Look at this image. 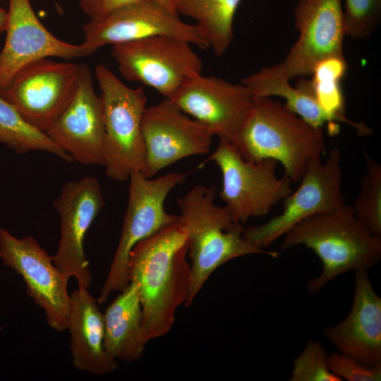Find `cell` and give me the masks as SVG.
Instances as JSON below:
<instances>
[{
	"label": "cell",
	"mask_w": 381,
	"mask_h": 381,
	"mask_svg": "<svg viewBox=\"0 0 381 381\" xmlns=\"http://www.w3.org/2000/svg\"><path fill=\"white\" fill-rule=\"evenodd\" d=\"M188 173L171 172L157 179L133 172L129 180L128 200L119 244L109 272L97 298L99 304L114 291H121L128 284V259L133 248L169 225L179 215L167 212L164 202L170 191L183 182Z\"/></svg>",
	"instance_id": "8992f818"
},
{
	"label": "cell",
	"mask_w": 381,
	"mask_h": 381,
	"mask_svg": "<svg viewBox=\"0 0 381 381\" xmlns=\"http://www.w3.org/2000/svg\"><path fill=\"white\" fill-rule=\"evenodd\" d=\"M82 30L83 43L96 51L105 45L155 35L172 36L200 49H208L194 24L183 22L159 0H136L101 18L89 20Z\"/></svg>",
	"instance_id": "4fadbf2b"
},
{
	"label": "cell",
	"mask_w": 381,
	"mask_h": 381,
	"mask_svg": "<svg viewBox=\"0 0 381 381\" xmlns=\"http://www.w3.org/2000/svg\"><path fill=\"white\" fill-rule=\"evenodd\" d=\"M73 159L85 165L104 164L103 106L95 91L88 65L79 64L71 99L45 132Z\"/></svg>",
	"instance_id": "e0dca14e"
},
{
	"label": "cell",
	"mask_w": 381,
	"mask_h": 381,
	"mask_svg": "<svg viewBox=\"0 0 381 381\" xmlns=\"http://www.w3.org/2000/svg\"><path fill=\"white\" fill-rule=\"evenodd\" d=\"M241 0H174L176 13L193 18L202 38L217 56L234 39V19Z\"/></svg>",
	"instance_id": "603a6c76"
},
{
	"label": "cell",
	"mask_w": 381,
	"mask_h": 381,
	"mask_svg": "<svg viewBox=\"0 0 381 381\" xmlns=\"http://www.w3.org/2000/svg\"><path fill=\"white\" fill-rule=\"evenodd\" d=\"M3 329V327H0V332Z\"/></svg>",
	"instance_id": "d6a6232c"
},
{
	"label": "cell",
	"mask_w": 381,
	"mask_h": 381,
	"mask_svg": "<svg viewBox=\"0 0 381 381\" xmlns=\"http://www.w3.org/2000/svg\"><path fill=\"white\" fill-rule=\"evenodd\" d=\"M294 14L299 35L282 61L290 80L312 75L326 59H345L341 0H298Z\"/></svg>",
	"instance_id": "9a60e30c"
},
{
	"label": "cell",
	"mask_w": 381,
	"mask_h": 381,
	"mask_svg": "<svg viewBox=\"0 0 381 381\" xmlns=\"http://www.w3.org/2000/svg\"><path fill=\"white\" fill-rule=\"evenodd\" d=\"M53 206L61 221V236L53 263L66 279L74 277L78 287L88 289L92 277L84 239L104 206L99 181L96 177L85 176L66 182Z\"/></svg>",
	"instance_id": "7c38bea8"
},
{
	"label": "cell",
	"mask_w": 381,
	"mask_h": 381,
	"mask_svg": "<svg viewBox=\"0 0 381 381\" xmlns=\"http://www.w3.org/2000/svg\"><path fill=\"white\" fill-rule=\"evenodd\" d=\"M0 258L21 276L28 295L44 310L47 324L58 332L67 329L71 308L68 281L53 263L52 256L34 237L18 238L0 228Z\"/></svg>",
	"instance_id": "8fae6325"
},
{
	"label": "cell",
	"mask_w": 381,
	"mask_h": 381,
	"mask_svg": "<svg viewBox=\"0 0 381 381\" xmlns=\"http://www.w3.org/2000/svg\"><path fill=\"white\" fill-rule=\"evenodd\" d=\"M169 99L219 140L234 143L254 97L241 83L200 74L186 82Z\"/></svg>",
	"instance_id": "2e32d148"
},
{
	"label": "cell",
	"mask_w": 381,
	"mask_h": 381,
	"mask_svg": "<svg viewBox=\"0 0 381 381\" xmlns=\"http://www.w3.org/2000/svg\"><path fill=\"white\" fill-rule=\"evenodd\" d=\"M346 68V59L332 57L320 61L312 73L310 90L320 107L337 122L348 123L361 135H368L371 132L370 128L351 121L344 115V97L340 82Z\"/></svg>",
	"instance_id": "cb8c5ba5"
},
{
	"label": "cell",
	"mask_w": 381,
	"mask_h": 381,
	"mask_svg": "<svg viewBox=\"0 0 381 381\" xmlns=\"http://www.w3.org/2000/svg\"><path fill=\"white\" fill-rule=\"evenodd\" d=\"M233 144L248 161L280 163L292 183H298L308 162L326 152L322 128L269 97L254 98Z\"/></svg>",
	"instance_id": "3957f363"
},
{
	"label": "cell",
	"mask_w": 381,
	"mask_h": 381,
	"mask_svg": "<svg viewBox=\"0 0 381 381\" xmlns=\"http://www.w3.org/2000/svg\"><path fill=\"white\" fill-rule=\"evenodd\" d=\"M381 0H344L343 19L346 35L354 40L370 37L379 26Z\"/></svg>",
	"instance_id": "4316f807"
},
{
	"label": "cell",
	"mask_w": 381,
	"mask_h": 381,
	"mask_svg": "<svg viewBox=\"0 0 381 381\" xmlns=\"http://www.w3.org/2000/svg\"><path fill=\"white\" fill-rule=\"evenodd\" d=\"M341 155L337 147L325 162L310 160L299 186L283 200L282 212L264 224L244 228L243 237L251 244L265 249L301 221L315 214L343 207Z\"/></svg>",
	"instance_id": "9c48e42d"
},
{
	"label": "cell",
	"mask_w": 381,
	"mask_h": 381,
	"mask_svg": "<svg viewBox=\"0 0 381 381\" xmlns=\"http://www.w3.org/2000/svg\"><path fill=\"white\" fill-rule=\"evenodd\" d=\"M8 22V11L0 6V34L6 29Z\"/></svg>",
	"instance_id": "4dcf8cb0"
},
{
	"label": "cell",
	"mask_w": 381,
	"mask_h": 381,
	"mask_svg": "<svg viewBox=\"0 0 381 381\" xmlns=\"http://www.w3.org/2000/svg\"><path fill=\"white\" fill-rule=\"evenodd\" d=\"M207 162H214L221 171L220 198L233 219L242 224L250 217L267 214L293 191L289 178L277 177L275 160L248 161L229 141L219 140Z\"/></svg>",
	"instance_id": "52a82bcc"
},
{
	"label": "cell",
	"mask_w": 381,
	"mask_h": 381,
	"mask_svg": "<svg viewBox=\"0 0 381 381\" xmlns=\"http://www.w3.org/2000/svg\"><path fill=\"white\" fill-rule=\"evenodd\" d=\"M283 237L282 250L303 245L321 261V272L307 284L310 294L319 293L328 282L348 271L368 270L381 258V238L369 232L346 204L301 221Z\"/></svg>",
	"instance_id": "277c9868"
},
{
	"label": "cell",
	"mask_w": 381,
	"mask_h": 381,
	"mask_svg": "<svg viewBox=\"0 0 381 381\" xmlns=\"http://www.w3.org/2000/svg\"><path fill=\"white\" fill-rule=\"evenodd\" d=\"M95 73L102 92L106 174L123 182L133 172L143 174L145 169L142 124L147 95L143 87L127 86L103 64L95 67Z\"/></svg>",
	"instance_id": "5b68a950"
},
{
	"label": "cell",
	"mask_w": 381,
	"mask_h": 381,
	"mask_svg": "<svg viewBox=\"0 0 381 381\" xmlns=\"http://www.w3.org/2000/svg\"><path fill=\"white\" fill-rule=\"evenodd\" d=\"M0 143L18 154L41 151L56 155L67 162L72 157L57 145L46 133L40 131L20 116L16 109L0 97Z\"/></svg>",
	"instance_id": "d4e9b609"
},
{
	"label": "cell",
	"mask_w": 381,
	"mask_h": 381,
	"mask_svg": "<svg viewBox=\"0 0 381 381\" xmlns=\"http://www.w3.org/2000/svg\"><path fill=\"white\" fill-rule=\"evenodd\" d=\"M289 81L282 61L260 68L244 77L241 83L250 90L254 98L282 97L289 110L315 127L322 128L327 123L334 126L337 120L316 101L309 81H300L296 87Z\"/></svg>",
	"instance_id": "7402d4cb"
},
{
	"label": "cell",
	"mask_w": 381,
	"mask_h": 381,
	"mask_svg": "<svg viewBox=\"0 0 381 381\" xmlns=\"http://www.w3.org/2000/svg\"><path fill=\"white\" fill-rule=\"evenodd\" d=\"M365 169L360 181V192L351 208L361 224L381 238V164L363 152Z\"/></svg>",
	"instance_id": "484cf974"
},
{
	"label": "cell",
	"mask_w": 381,
	"mask_h": 381,
	"mask_svg": "<svg viewBox=\"0 0 381 381\" xmlns=\"http://www.w3.org/2000/svg\"><path fill=\"white\" fill-rule=\"evenodd\" d=\"M145 164L143 174L152 178L176 162L209 152L212 131L165 98L147 107L143 119Z\"/></svg>",
	"instance_id": "5bb4252c"
},
{
	"label": "cell",
	"mask_w": 381,
	"mask_h": 381,
	"mask_svg": "<svg viewBox=\"0 0 381 381\" xmlns=\"http://www.w3.org/2000/svg\"><path fill=\"white\" fill-rule=\"evenodd\" d=\"M351 308L339 323L327 327L324 337L343 354L369 366H381V298L368 270L354 271Z\"/></svg>",
	"instance_id": "d6986e66"
},
{
	"label": "cell",
	"mask_w": 381,
	"mask_h": 381,
	"mask_svg": "<svg viewBox=\"0 0 381 381\" xmlns=\"http://www.w3.org/2000/svg\"><path fill=\"white\" fill-rule=\"evenodd\" d=\"M104 347L116 361L131 363L143 355L148 342L143 322L142 306L133 282L121 291L104 313Z\"/></svg>",
	"instance_id": "44dd1931"
},
{
	"label": "cell",
	"mask_w": 381,
	"mask_h": 381,
	"mask_svg": "<svg viewBox=\"0 0 381 381\" xmlns=\"http://www.w3.org/2000/svg\"><path fill=\"white\" fill-rule=\"evenodd\" d=\"M82 11L90 20L101 18L113 11L136 0H78ZM172 11L176 13L174 0H159Z\"/></svg>",
	"instance_id": "f546056e"
},
{
	"label": "cell",
	"mask_w": 381,
	"mask_h": 381,
	"mask_svg": "<svg viewBox=\"0 0 381 381\" xmlns=\"http://www.w3.org/2000/svg\"><path fill=\"white\" fill-rule=\"evenodd\" d=\"M78 76L79 64L40 59L21 67L0 89V97L45 133L73 96Z\"/></svg>",
	"instance_id": "30bf717a"
},
{
	"label": "cell",
	"mask_w": 381,
	"mask_h": 381,
	"mask_svg": "<svg viewBox=\"0 0 381 381\" xmlns=\"http://www.w3.org/2000/svg\"><path fill=\"white\" fill-rule=\"evenodd\" d=\"M186 231L181 220L138 242L128 259L129 282L136 284L149 341L167 334L178 308L188 297L191 272Z\"/></svg>",
	"instance_id": "6da1fadb"
},
{
	"label": "cell",
	"mask_w": 381,
	"mask_h": 381,
	"mask_svg": "<svg viewBox=\"0 0 381 381\" xmlns=\"http://www.w3.org/2000/svg\"><path fill=\"white\" fill-rule=\"evenodd\" d=\"M327 353L323 345L308 340L302 352L293 361L289 381H342L327 366Z\"/></svg>",
	"instance_id": "83f0119b"
},
{
	"label": "cell",
	"mask_w": 381,
	"mask_h": 381,
	"mask_svg": "<svg viewBox=\"0 0 381 381\" xmlns=\"http://www.w3.org/2000/svg\"><path fill=\"white\" fill-rule=\"evenodd\" d=\"M189 42L169 35H155L112 46L119 73L130 81L171 99L188 80L202 74L203 64Z\"/></svg>",
	"instance_id": "ba28073f"
},
{
	"label": "cell",
	"mask_w": 381,
	"mask_h": 381,
	"mask_svg": "<svg viewBox=\"0 0 381 381\" xmlns=\"http://www.w3.org/2000/svg\"><path fill=\"white\" fill-rule=\"evenodd\" d=\"M5 43L0 52V89L25 64L42 58L73 59L97 52L52 35L39 20L30 0H8Z\"/></svg>",
	"instance_id": "ac0fdd59"
},
{
	"label": "cell",
	"mask_w": 381,
	"mask_h": 381,
	"mask_svg": "<svg viewBox=\"0 0 381 381\" xmlns=\"http://www.w3.org/2000/svg\"><path fill=\"white\" fill-rule=\"evenodd\" d=\"M53 1H54L55 8H56V11H58V13L59 14H62L63 13L62 8L61 7L59 4L58 3L57 0H53Z\"/></svg>",
	"instance_id": "1f68e13d"
},
{
	"label": "cell",
	"mask_w": 381,
	"mask_h": 381,
	"mask_svg": "<svg viewBox=\"0 0 381 381\" xmlns=\"http://www.w3.org/2000/svg\"><path fill=\"white\" fill-rule=\"evenodd\" d=\"M327 366L332 373L342 380L380 381L381 380V366L366 365L338 351L328 355Z\"/></svg>",
	"instance_id": "f1b7e54d"
},
{
	"label": "cell",
	"mask_w": 381,
	"mask_h": 381,
	"mask_svg": "<svg viewBox=\"0 0 381 381\" xmlns=\"http://www.w3.org/2000/svg\"><path fill=\"white\" fill-rule=\"evenodd\" d=\"M97 299L88 289L78 287L71 294L68 323L70 349L74 368L92 375H104L118 367V361L109 357L104 347V314Z\"/></svg>",
	"instance_id": "ffe728a7"
},
{
	"label": "cell",
	"mask_w": 381,
	"mask_h": 381,
	"mask_svg": "<svg viewBox=\"0 0 381 381\" xmlns=\"http://www.w3.org/2000/svg\"><path fill=\"white\" fill-rule=\"evenodd\" d=\"M215 186L196 185L177 200L186 231L191 281L185 304L189 306L207 279L234 258L253 254L276 258L279 252L260 248L243 237V224L233 219L226 206L215 202Z\"/></svg>",
	"instance_id": "7a4b0ae2"
}]
</instances>
